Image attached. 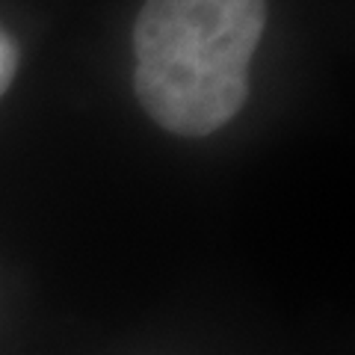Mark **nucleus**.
Returning <instances> with one entry per match:
<instances>
[{
  "instance_id": "obj_1",
  "label": "nucleus",
  "mask_w": 355,
  "mask_h": 355,
  "mask_svg": "<svg viewBox=\"0 0 355 355\" xmlns=\"http://www.w3.org/2000/svg\"><path fill=\"white\" fill-rule=\"evenodd\" d=\"M266 0H146L133 27V89L178 137H207L249 98Z\"/></svg>"
},
{
  "instance_id": "obj_2",
  "label": "nucleus",
  "mask_w": 355,
  "mask_h": 355,
  "mask_svg": "<svg viewBox=\"0 0 355 355\" xmlns=\"http://www.w3.org/2000/svg\"><path fill=\"white\" fill-rule=\"evenodd\" d=\"M15 71H18V48H15L12 36L0 30V95L9 89Z\"/></svg>"
}]
</instances>
